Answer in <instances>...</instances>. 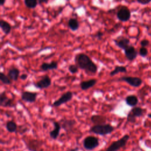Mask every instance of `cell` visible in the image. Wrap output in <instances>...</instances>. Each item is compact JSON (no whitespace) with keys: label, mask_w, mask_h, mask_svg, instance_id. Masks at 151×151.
<instances>
[{"label":"cell","mask_w":151,"mask_h":151,"mask_svg":"<svg viewBox=\"0 0 151 151\" xmlns=\"http://www.w3.org/2000/svg\"><path fill=\"white\" fill-rule=\"evenodd\" d=\"M125 102L127 105L130 107H135L139 103V99L136 95L130 94L126 97Z\"/></svg>","instance_id":"obj_21"},{"label":"cell","mask_w":151,"mask_h":151,"mask_svg":"<svg viewBox=\"0 0 151 151\" xmlns=\"http://www.w3.org/2000/svg\"><path fill=\"white\" fill-rule=\"evenodd\" d=\"M1 64H0V69H1Z\"/></svg>","instance_id":"obj_39"},{"label":"cell","mask_w":151,"mask_h":151,"mask_svg":"<svg viewBox=\"0 0 151 151\" xmlns=\"http://www.w3.org/2000/svg\"><path fill=\"white\" fill-rule=\"evenodd\" d=\"M117 18L122 22H126L129 21L131 17L130 10L126 6H123L117 12Z\"/></svg>","instance_id":"obj_12"},{"label":"cell","mask_w":151,"mask_h":151,"mask_svg":"<svg viewBox=\"0 0 151 151\" xmlns=\"http://www.w3.org/2000/svg\"><path fill=\"white\" fill-rule=\"evenodd\" d=\"M119 81H124L132 87L137 88L139 87L143 83V80L139 77L133 76H122L117 79Z\"/></svg>","instance_id":"obj_7"},{"label":"cell","mask_w":151,"mask_h":151,"mask_svg":"<svg viewBox=\"0 0 151 151\" xmlns=\"http://www.w3.org/2000/svg\"><path fill=\"white\" fill-rule=\"evenodd\" d=\"M17 104L15 103L13 99L9 98L5 91L0 93V107H14Z\"/></svg>","instance_id":"obj_10"},{"label":"cell","mask_w":151,"mask_h":151,"mask_svg":"<svg viewBox=\"0 0 151 151\" xmlns=\"http://www.w3.org/2000/svg\"><path fill=\"white\" fill-rule=\"evenodd\" d=\"M28 130H29L28 127L25 125L22 124V125H20V126H18L17 131L16 133H19L20 134L22 135V134L25 133Z\"/></svg>","instance_id":"obj_28"},{"label":"cell","mask_w":151,"mask_h":151,"mask_svg":"<svg viewBox=\"0 0 151 151\" xmlns=\"http://www.w3.org/2000/svg\"><path fill=\"white\" fill-rule=\"evenodd\" d=\"M137 2L142 5H146L151 2V0H136Z\"/></svg>","instance_id":"obj_32"},{"label":"cell","mask_w":151,"mask_h":151,"mask_svg":"<svg viewBox=\"0 0 151 151\" xmlns=\"http://www.w3.org/2000/svg\"><path fill=\"white\" fill-rule=\"evenodd\" d=\"M38 93L35 92H31L29 91H24L21 93V98L22 101L29 103H33L37 100Z\"/></svg>","instance_id":"obj_13"},{"label":"cell","mask_w":151,"mask_h":151,"mask_svg":"<svg viewBox=\"0 0 151 151\" xmlns=\"http://www.w3.org/2000/svg\"><path fill=\"white\" fill-rule=\"evenodd\" d=\"M61 127L67 133H69L73 131L75 126L77 124V122L74 119H63L60 122Z\"/></svg>","instance_id":"obj_11"},{"label":"cell","mask_w":151,"mask_h":151,"mask_svg":"<svg viewBox=\"0 0 151 151\" xmlns=\"http://www.w3.org/2000/svg\"><path fill=\"white\" fill-rule=\"evenodd\" d=\"M115 44L122 50L126 49L130 44V40L129 38L124 37H119L116 40H113Z\"/></svg>","instance_id":"obj_15"},{"label":"cell","mask_w":151,"mask_h":151,"mask_svg":"<svg viewBox=\"0 0 151 151\" xmlns=\"http://www.w3.org/2000/svg\"><path fill=\"white\" fill-rule=\"evenodd\" d=\"M138 54L142 57H145L148 54V50L146 47H142L140 48L139 50Z\"/></svg>","instance_id":"obj_30"},{"label":"cell","mask_w":151,"mask_h":151,"mask_svg":"<svg viewBox=\"0 0 151 151\" xmlns=\"http://www.w3.org/2000/svg\"><path fill=\"white\" fill-rule=\"evenodd\" d=\"M68 70L71 74H76L78 71V67L76 64H70L68 67Z\"/></svg>","instance_id":"obj_29"},{"label":"cell","mask_w":151,"mask_h":151,"mask_svg":"<svg viewBox=\"0 0 151 151\" xmlns=\"http://www.w3.org/2000/svg\"><path fill=\"white\" fill-rule=\"evenodd\" d=\"M146 111V109L140 107H133L127 115V121L131 123H134L136 122L137 117H142Z\"/></svg>","instance_id":"obj_5"},{"label":"cell","mask_w":151,"mask_h":151,"mask_svg":"<svg viewBox=\"0 0 151 151\" xmlns=\"http://www.w3.org/2000/svg\"><path fill=\"white\" fill-rule=\"evenodd\" d=\"M52 124H53L54 128L52 130H51L49 134H50V137L52 139L56 140L58 138V137L59 136L61 127L60 123L58 122L54 121V122H52Z\"/></svg>","instance_id":"obj_16"},{"label":"cell","mask_w":151,"mask_h":151,"mask_svg":"<svg viewBox=\"0 0 151 151\" xmlns=\"http://www.w3.org/2000/svg\"><path fill=\"white\" fill-rule=\"evenodd\" d=\"M68 26L70 29L73 31L77 30L79 28V22L75 18H70L68 21Z\"/></svg>","instance_id":"obj_25"},{"label":"cell","mask_w":151,"mask_h":151,"mask_svg":"<svg viewBox=\"0 0 151 151\" xmlns=\"http://www.w3.org/2000/svg\"><path fill=\"white\" fill-rule=\"evenodd\" d=\"M99 145V139L94 136H87L83 140V146L86 150H93L97 147Z\"/></svg>","instance_id":"obj_6"},{"label":"cell","mask_w":151,"mask_h":151,"mask_svg":"<svg viewBox=\"0 0 151 151\" xmlns=\"http://www.w3.org/2000/svg\"><path fill=\"white\" fill-rule=\"evenodd\" d=\"M51 84L52 81L50 76L48 75H44L42 76L39 80L34 82L33 84L37 88L42 90L48 88L50 86H51Z\"/></svg>","instance_id":"obj_9"},{"label":"cell","mask_w":151,"mask_h":151,"mask_svg":"<svg viewBox=\"0 0 151 151\" xmlns=\"http://www.w3.org/2000/svg\"><path fill=\"white\" fill-rule=\"evenodd\" d=\"M73 97V93L71 91H67L65 93H63L60 98H58L57 100H55L51 106L54 107H58L62 104H65L68 102H69L70 100H72Z\"/></svg>","instance_id":"obj_8"},{"label":"cell","mask_w":151,"mask_h":151,"mask_svg":"<svg viewBox=\"0 0 151 151\" xmlns=\"http://www.w3.org/2000/svg\"><path fill=\"white\" fill-rule=\"evenodd\" d=\"M115 128L109 123H104L100 124H94L90 128L89 132L90 133L100 135L106 136L111 133Z\"/></svg>","instance_id":"obj_2"},{"label":"cell","mask_w":151,"mask_h":151,"mask_svg":"<svg viewBox=\"0 0 151 151\" xmlns=\"http://www.w3.org/2000/svg\"><path fill=\"white\" fill-rule=\"evenodd\" d=\"M19 79H21V80H26L27 79V78H28V75L27 74H25V73H24V74H21V76H19Z\"/></svg>","instance_id":"obj_33"},{"label":"cell","mask_w":151,"mask_h":151,"mask_svg":"<svg viewBox=\"0 0 151 151\" xmlns=\"http://www.w3.org/2000/svg\"><path fill=\"white\" fill-rule=\"evenodd\" d=\"M150 44V42L149 40H146V39H143L140 42V44L142 47H146L147 46H148Z\"/></svg>","instance_id":"obj_31"},{"label":"cell","mask_w":151,"mask_h":151,"mask_svg":"<svg viewBox=\"0 0 151 151\" xmlns=\"http://www.w3.org/2000/svg\"><path fill=\"white\" fill-rule=\"evenodd\" d=\"M5 2V0H0V6L4 5Z\"/></svg>","instance_id":"obj_36"},{"label":"cell","mask_w":151,"mask_h":151,"mask_svg":"<svg viewBox=\"0 0 151 151\" xmlns=\"http://www.w3.org/2000/svg\"><path fill=\"white\" fill-rule=\"evenodd\" d=\"M40 3H47L48 0H37Z\"/></svg>","instance_id":"obj_35"},{"label":"cell","mask_w":151,"mask_h":151,"mask_svg":"<svg viewBox=\"0 0 151 151\" xmlns=\"http://www.w3.org/2000/svg\"><path fill=\"white\" fill-rule=\"evenodd\" d=\"M0 81L5 85H10L12 84V81L9 79L7 75L3 72L0 71Z\"/></svg>","instance_id":"obj_26"},{"label":"cell","mask_w":151,"mask_h":151,"mask_svg":"<svg viewBox=\"0 0 151 151\" xmlns=\"http://www.w3.org/2000/svg\"><path fill=\"white\" fill-rule=\"evenodd\" d=\"M24 3L28 8H35L37 6V0H24Z\"/></svg>","instance_id":"obj_27"},{"label":"cell","mask_w":151,"mask_h":151,"mask_svg":"<svg viewBox=\"0 0 151 151\" xmlns=\"http://www.w3.org/2000/svg\"><path fill=\"white\" fill-rule=\"evenodd\" d=\"M0 28L3 31V32L6 35L9 34L11 30V25L6 21L2 19L0 20Z\"/></svg>","instance_id":"obj_23"},{"label":"cell","mask_w":151,"mask_h":151,"mask_svg":"<svg viewBox=\"0 0 151 151\" xmlns=\"http://www.w3.org/2000/svg\"><path fill=\"white\" fill-rule=\"evenodd\" d=\"M147 117H148L149 118L151 119V113H149V114H147Z\"/></svg>","instance_id":"obj_37"},{"label":"cell","mask_w":151,"mask_h":151,"mask_svg":"<svg viewBox=\"0 0 151 151\" xmlns=\"http://www.w3.org/2000/svg\"><path fill=\"white\" fill-rule=\"evenodd\" d=\"M75 64L88 75H94L97 71V65L84 53H78L74 57Z\"/></svg>","instance_id":"obj_1"},{"label":"cell","mask_w":151,"mask_h":151,"mask_svg":"<svg viewBox=\"0 0 151 151\" xmlns=\"http://www.w3.org/2000/svg\"><path fill=\"white\" fill-rule=\"evenodd\" d=\"M0 151H4L3 149H2L1 148H0Z\"/></svg>","instance_id":"obj_38"},{"label":"cell","mask_w":151,"mask_h":151,"mask_svg":"<svg viewBox=\"0 0 151 151\" xmlns=\"http://www.w3.org/2000/svg\"><path fill=\"white\" fill-rule=\"evenodd\" d=\"M57 68L58 63L55 61H52L50 63H42L40 66V68L43 71L56 70L57 69Z\"/></svg>","instance_id":"obj_18"},{"label":"cell","mask_w":151,"mask_h":151,"mask_svg":"<svg viewBox=\"0 0 151 151\" xmlns=\"http://www.w3.org/2000/svg\"><path fill=\"white\" fill-rule=\"evenodd\" d=\"M5 127L7 131L11 133H16L18 129L17 124L13 120L8 121L5 124Z\"/></svg>","instance_id":"obj_22"},{"label":"cell","mask_w":151,"mask_h":151,"mask_svg":"<svg viewBox=\"0 0 151 151\" xmlns=\"http://www.w3.org/2000/svg\"><path fill=\"white\" fill-rule=\"evenodd\" d=\"M23 141L29 151H42V146L43 142L41 140L27 137L24 138Z\"/></svg>","instance_id":"obj_3"},{"label":"cell","mask_w":151,"mask_h":151,"mask_svg":"<svg viewBox=\"0 0 151 151\" xmlns=\"http://www.w3.org/2000/svg\"><path fill=\"white\" fill-rule=\"evenodd\" d=\"M103 35V33L101 32H97L96 34V38L99 40H101Z\"/></svg>","instance_id":"obj_34"},{"label":"cell","mask_w":151,"mask_h":151,"mask_svg":"<svg viewBox=\"0 0 151 151\" xmlns=\"http://www.w3.org/2000/svg\"><path fill=\"white\" fill-rule=\"evenodd\" d=\"M67 1H69V0H67Z\"/></svg>","instance_id":"obj_40"},{"label":"cell","mask_w":151,"mask_h":151,"mask_svg":"<svg viewBox=\"0 0 151 151\" xmlns=\"http://www.w3.org/2000/svg\"><path fill=\"white\" fill-rule=\"evenodd\" d=\"M124 51L126 58L130 61L134 60L138 55V52L133 45H129L126 49L124 50Z\"/></svg>","instance_id":"obj_14"},{"label":"cell","mask_w":151,"mask_h":151,"mask_svg":"<svg viewBox=\"0 0 151 151\" xmlns=\"http://www.w3.org/2000/svg\"><path fill=\"white\" fill-rule=\"evenodd\" d=\"M120 73H127V68L124 66L122 65H116L115 66L114 68L110 73L109 75L111 77H113Z\"/></svg>","instance_id":"obj_24"},{"label":"cell","mask_w":151,"mask_h":151,"mask_svg":"<svg viewBox=\"0 0 151 151\" xmlns=\"http://www.w3.org/2000/svg\"><path fill=\"white\" fill-rule=\"evenodd\" d=\"M107 117L104 115L93 114L90 117V121L93 124H100L106 123Z\"/></svg>","instance_id":"obj_19"},{"label":"cell","mask_w":151,"mask_h":151,"mask_svg":"<svg viewBox=\"0 0 151 151\" xmlns=\"http://www.w3.org/2000/svg\"><path fill=\"white\" fill-rule=\"evenodd\" d=\"M97 80L96 78H91L81 81L80 83V87L82 90L85 91L94 87L97 84Z\"/></svg>","instance_id":"obj_17"},{"label":"cell","mask_w":151,"mask_h":151,"mask_svg":"<svg viewBox=\"0 0 151 151\" xmlns=\"http://www.w3.org/2000/svg\"><path fill=\"white\" fill-rule=\"evenodd\" d=\"M129 139L130 136L129 134H124L119 139L113 142L106 149V151H118L126 145Z\"/></svg>","instance_id":"obj_4"},{"label":"cell","mask_w":151,"mask_h":151,"mask_svg":"<svg viewBox=\"0 0 151 151\" xmlns=\"http://www.w3.org/2000/svg\"><path fill=\"white\" fill-rule=\"evenodd\" d=\"M20 71L16 67H12L8 70L7 76L11 81H17L19 77Z\"/></svg>","instance_id":"obj_20"}]
</instances>
